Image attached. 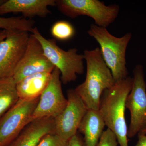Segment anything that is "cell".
I'll use <instances>...</instances> for the list:
<instances>
[{"mask_svg": "<svg viewBox=\"0 0 146 146\" xmlns=\"http://www.w3.org/2000/svg\"><path fill=\"white\" fill-rule=\"evenodd\" d=\"M86 63L85 80L74 89L88 110H98L102 94L115 81L104 60L99 47L84 51Z\"/></svg>", "mask_w": 146, "mask_h": 146, "instance_id": "cell-1", "label": "cell"}, {"mask_svg": "<svg viewBox=\"0 0 146 146\" xmlns=\"http://www.w3.org/2000/svg\"><path fill=\"white\" fill-rule=\"evenodd\" d=\"M133 82V78L129 76L115 82L104 91L100 101L99 112L107 128L117 136L120 146H128L125 103Z\"/></svg>", "mask_w": 146, "mask_h": 146, "instance_id": "cell-2", "label": "cell"}, {"mask_svg": "<svg viewBox=\"0 0 146 146\" xmlns=\"http://www.w3.org/2000/svg\"><path fill=\"white\" fill-rule=\"evenodd\" d=\"M87 33L99 44L104 60L111 71L115 82L126 78L128 75L126 52L132 34L127 33L121 37L111 34L106 28L91 24Z\"/></svg>", "mask_w": 146, "mask_h": 146, "instance_id": "cell-3", "label": "cell"}, {"mask_svg": "<svg viewBox=\"0 0 146 146\" xmlns=\"http://www.w3.org/2000/svg\"><path fill=\"white\" fill-rule=\"evenodd\" d=\"M31 34L41 43L48 59L60 71L63 84L75 81L78 75L83 74L84 56L78 54L77 49L73 48L67 51L62 49L54 39L44 37L36 27H34Z\"/></svg>", "mask_w": 146, "mask_h": 146, "instance_id": "cell-4", "label": "cell"}, {"mask_svg": "<svg viewBox=\"0 0 146 146\" xmlns=\"http://www.w3.org/2000/svg\"><path fill=\"white\" fill-rule=\"evenodd\" d=\"M58 10L71 18L87 16L98 26L106 28L117 18L120 7L116 4L106 5L99 0H56Z\"/></svg>", "mask_w": 146, "mask_h": 146, "instance_id": "cell-5", "label": "cell"}, {"mask_svg": "<svg viewBox=\"0 0 146 146\" xmlns=\"http://www.w3.org/2000/svg\"><path fill=\"white\" fill-rule=\"evenodd\" d=\"M39 99H19L0 119V146L9 145L31 122Z\"/></svg>", "mask_w": 146, "mask_h": 146, "instance_id": "cell-6", "label": "cell"}, {"mask_svg": "<svg viewBox=\"0 0 146 146\" xmlns=\"http://www.w3.org/2000/svg\"><path fill=\"white\" fill-rule=\"evenodd\" d=\"M133 72V85L125 103L126 108L130 113L127 133L129 138H133L138 134L146 118V82L143 65H136Z\"/></svg>", "mask_w": 146, "mask_h": 146, "instance_id": "cell-7", "label": "cell"}, {"mask_svg": "<svg viewBox=\"0 0 146 146\" xmlns=\"http://www.w3.org/2000/svg\"><path fill=\"white\" fill-rule=\"evenodd\" d=\"M68 104L63 94L60 71L54 68L48 86L39 97L32 116V121L44 118H55Z\"/></svg>", "mask_w": 146, "mask_h": 146, "instance_id": "cell-8", "label": "cell"}, {"mask_svg": "<svg viewBox=\"0 0 146 146\" xmlns=\"http://www.w3.org/2000/svg\"><path fill=\"white\" fill-rule=\"evenodd\" d=\"M30 34L21 31H7L0 42V79L13 77L26 49Z\"/></svg>", "mask_w": 146, "mask_h": 146, "instance_id": "cell-9", "label": "cell"}, {"mask_svg": "<svg viewBox=\"0 0 146 146\" xmlns=\"http://www.w3.org/2000/svg\"><path fill=\"white\" fill-rule=\"evenodd\" d=\"M67 94V106L54 119V133L68 141L77 133L88 109L74 89H68Z\"/></svg>", "mask_w": 146, "mask_h": 146, "instance_id": "cell-10", "label": "cell"}, {"mask_svg": "<svg viewBox=\"0 0 146 146\" xmlns=\"http://www.w3.org/2000/svg\"><path fill=\"white\" fill-rule=\"evenodd\" d=\"M55 67L45 55L41 43L30 34L26 49L12 77L16 83L35 74L52 73Z\"/></svg>", "mask_w": 146, "mask_h": 146, "instance_id": "cell-11", "label": "cell"}, {"mask_svg": "<svg viewBox=\"0 0 146 146\" xmlns=\"http://www.w3.org/2000/svg\"><path fill=\"white\" fill-rule=\"evenodd\" d=\"M56 6V0H8L0 6V15L22 13L24 18H45L51 13L49 7Z\"/></svg>", "mask_w": 146, "mask_h": 146, "instance_id": "cell-12", "label": "cell"}, {"mask_svg": "<svg viewBox=\"0 0 146 146\" xmlns=\"http://www.w3.org/2000/svg\"><path fill=\"white\" fill-rule=\"evenodd\" d=\"M54 133V119L44 118L32 121L8 146H36L42 138Z\"/></svg>", "mask_w": 146, "mask_h": 146, "instance_id": "cell-13", "label": "cell"}, {"mask_svg": "<svg viewBox=\"0 0 146 146\" xmlns=\"http://www.w3.org/2000/svg\"><path fill=\"white\" fill-rule=\"evenodd\" d=\"M105 126L98 110H88L78 129L84 135L83 146H97Z\"/></svg>", "mask_w": 146, "mask_h": 146, "instance_id": "cell-14", "label": "cell"}, {"mask_svg": "<svg viewBox=\"0 0 146 146\" xmlns=\"http://www.w3.org/2000/svg\"><path fill=\"white\" fill-rule=\"evenodd\" d=\"M52 73H41L27 77L16 83L20 99L32 100L40 97L48 86Z\"/></svg>", "mask_w": 146, "mask_h": 146, "instance_id": "cell-15", "label": "cell"}, {"mask_svg": "<svg viewBox=\"0 0 146 146\" xmlns=\"http://www.w3.org/2000/svg\"><path fill=\"white\" fill-rule=\"evenodd\" d=\"M19 99L16 83L13 78L0 79V119Z\"/></svg>", "mask_w": 146, "mask_h": 146, "instance_id": "cell-16", "label": "cell"}, {"mask_svg": "<svg viewBox=\"0 0 146 146\" xmlns=\"http://www.w3.org/2000/svg\"><path fill=\"white\" fill-rule=\"evenodd\" d=\"M35 22L22 16L3 18L0 17V29L3 30L21 31L32 33Z\"/></svg>", "mask_w": 146, "mask_h": 146, "instance_id": "cell-17", "label": "cell"}, {"mask_svg": "<svg viewBox=\"0 0 146 146\" xmlns=\"http://www.w3.org/2000/svg\"><path fill=\"white\" fill-rule=\"evenodd\" d=\"M52 35L60 41H67L72 38L75 34V30L73 25L65 21L56 22L51 29Z\"/></svg>", "mask_w": 146, "mask_h": 146, "instance_id": "cell-18", "label": "cell"}, {"mask_svg": "<svg viewBox=\"0 0 146 146\" xmlns=\"http://www.w3.org/2000/svg\"><path fill=\"white\" fill-rule=\"evenodd\" d=\"M68 141L55 133L44 136L36 146H68Z\"/></svg>", "mask_w": 146, "mask_h": 146, "instance_id": "cell-19", "label": "cell"}, {"mask_svg": "<svg viewBox=\"0 0 146 146\" xmlns=\"http://www.w3.org/2000/svg\"><path fill=\"white\" fill-rule=\"evenodd\" d=\"M118 144L117 136L107 128L104 131L97 146H117Z\"/></svg>", "mask_w": 146, "mask_h": 146, "instance_id": "cell-20", "label": "cell"}, {"mask_svg": "<svg viewBox=\"0 0 146 146\" xmlns=\"http://www.w3.org/2000/svg\"><path fill=\"white\" fill-rule=\"evenodd\" d=\"M68 146H83L82 140L78 133L68 141Z\"/></svg>", "mask_w": 146, "mask_h": 146, "instance_id": "cell-21", "label": "cell"}, {"mask_svg": "<svg viewBox=\"0 0 146 146\" xmlns=\"http://www.w3.org/2000/svg\"><path fill=\"white\" fill-rule=\"evenodd\" d=\"M138 135V141L136 146H146V135Z\"/></svg>", "mask_w": 146, "mask_h": 146, "instance_id": "cell-22", "label": "cell"}, {"mask_svg": "<svg viewBox=\"0 0 146 146\" xmlns=\"http://www.w3.org/2000/svg\"><path fill=\"white\" fill-rule=\"evenodd\" d=\"M138 134L146 135V118L142 124L140 131Z\"/></svg>", "mask_w": 146, "mask_h": 146, "instance_id": "cell-23", "label": "cell"}, {"mask_svg": "<svg viewBox=\"0 0 146 146\" xmlns=\"http://www.w3.org/2000/svg\"><path fill=\"white\" fill-rule=\"evenodd\" d=\"M7 35V31L1 30L0 31V42L4 39Z\"/></svg>", "mask_w": 146, "mask_h": 146, "instance_id": "cell-24", "label": "cell"}, {"mask_svg": "<svg viewBox=\"0 0 146 146\" xmlns=\"http://www.w3.org/2000/svg\"><path fill=\"white\" fill-rule=\"evenodd\" d=\"M6 0H0V6Z\"/></svg>", "mask_w": 146, "mask_h": 146, "instance_id": "cell-25", "label": "cell"}]
</instances>
